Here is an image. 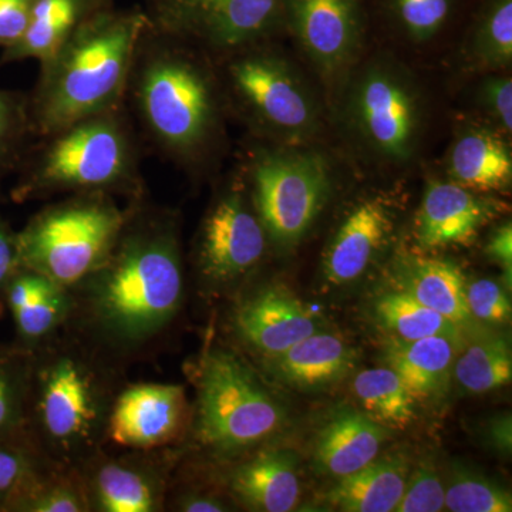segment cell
I'll return each mask as SVG.
<instances>
[{"label":"cell","instance_id":"1","mask_svg":"<svg viewBox=\"0 0 512 512\" xmlns=\"http://www.w3.org/2000/svg\"><path fill=\"white\" fill-rule=\"evenodd\" d=\"M127 208L110 254L69 288L64 328L126 367L163 346L187 301L180 212L147 194Z\"/></svg>","mask_w":512,"mask_h":512},{"label":"cell","instance_id":"2","mask_svg":"<svg viewBox=\"0 0 512 512\" xmlns=\"http://www.w3.org/2000/svg\"><path fill=\"white\" fill-rule=\"evenodd\" d=\"M124 103L148 146L185 173L200 174L221 153L227 107L214 60L148 22Z\"/></svg>","mask_w":512,"mask_h":512},{"label":"cell","instance_id":"3","mask_svg":"<svg viewBox=\"0 0 512 512\" xmlns=\"http://www.w3.org/2000/svg\"><path fill=\"white\" fill-rule=\"evenodd\" d=\"M126 369L67 329L32 353L23 427L43 456L80 467L106 447Z\"/></svg>","mask_w":512,"mask_h":512},{"label":"cell","instance_id":"4","mask_svg":"<svg viewBox=\"0 0 512 512\" xmlns=\"http://www.w3.org/2000/svg\"><path fill=\"white\" fill-rule=\"evenodd\" d=\"M147 26L143 8L90 13L63 46L40 64L29 93L37 138L74 121L123 106L138 40Z\"/></svg>","mask_w":512,"mask_h":512},{"label":"cell","instance_id":"5","mask_svg":"<svg viewBox=\"0 0 512 512\" xmlns=\"http://www.w3.org/2000/svg\"><path fill=\"white\" fill-rule=\"evenodd\" d=\"M16 173L9 192L16 204L93 192L128 202L147 194L140 134L126 103L37 138Z\"/></svg>","mask_w":512,"mask_h":512},{"label":"cell","instance_id":"6","mask_svg":"<svg viewBox=\"0 0 512 512\" xmlns=\"http://www.w3.org/2000/svg\"><path fill=\"white\" fill-rule=\"evenodd\" d=\"M190 370L195 402L184 454L228 460L284 427L285 407L237 350L210 346Z\"/></svg>","mask_w":512,"mask_h":512},{"label":"cell","instance_id":"7","mask_svg":"<svg viewBox=\"0 0 512 512\" xmlns=\"http://www.w3.org/2000/svg\"><path fill=\"white\" fill-rule=\"evenodd\" d=\"M214 60L227 113L237 114L261 141L299 146L319 131L308 84L268 42Z\"/></svg>","mask_w":512,"mask_h":512},{"label":"cell","instance_id":"8","mask_svg":"<svg viewBox=\"0 0 512 512\" xmlns=\"http://www.w3.org/2000/svg\"><path fill=\"white\" fill-rule=\"evenodd\" d=\"M107 194L64 195L18 231L20 264L64 288L79 284L107 258L127 218Z\"/></svg>","mask_w":512,"mask_h":512},{"label":"cell","instance_id":"9","mask_svg":"<svg viewBox=\"0 0 512 512\" xmlns=\"http://www.w3.org/2000/svg\"><path fill=\"white\" fill-rule=\"evenodd\" d=\"M241 170L269 245L289 251L301 244L330 195L326 157L311 148L256 141Z\"/></svg>","mask_w":512,"mask_h":512},{"label":"cell","instance_id":"10","mask_svg":"<svg viewBox=\"0 0 512 512\" xmlns=\"http://www.w3.org/2000/svg\"><path fill=\"white\" fill-rule=\"evenodd\" d=\"M286 0H146L148 25L218 59L285 30Z\"/></svg>","mask_w":512,"mask_h":512},{"label":"cell","instance_id":"11","mask_svg":"<svg viewBox=\"0 0 512 512\" xmlns=\"http://www.w3.org/2000/svg\"><path fill=\"white\" fill-rule=\"evenodd\" d=\"M268 248V235L239 170L202 218L192 249L195 275L208 292L234 288L255 274Z\"/></svg>","mask_w":512,"mask_h":512},{"label":"cell","instance_id":"12","mask_svg":"<svg viewBox=\"0 0 512 512\" xmlns=\"http://www.w3.org/2000/svg\"><path fill=\"white\" fill-rule=\"evenodd\" d=\"M346 117L360 143L380 160L403 164L416 153L423 109L402 67L386 60L363 67L350 86Z\"/></svg>","mask_w":512,"mask_h":512},{"label":"cell","instance_id":"13","mask_svg":"<svg viewBox=\"0 0 512 512\" xmlns=\"http://www.w3.org/2000/svg\"><path fill=\"white\" fill-rule=\"evenodd\" d=\"M183 446L127 450L106 446L79 468L89 512H165Z\"/></svg>","mask_w":512,"mask_h":512},{"label":"cell","instance_id":"14","mask_svg":"<svg viewBox=\"0 0 512 512\" xmlns=\"http://www.w3.org/2000/svg\"><path fill=\"white\" fill-rule=\"evenodd\" d=\"M191 419L192 404L183 384L126 383L111 407L106 446L127 450L183 446Z\"/></svg>","mask_w":512,"mask_h":512},{"label":"cell","instance_id":"15","mask_svg":"<svg viewBox=\"0 0 512 512\" xmlns=\"http://www.w3.org/2000/svg\"><path fill=\"white\" fill-rule=\"evenodd\" d=\"M366 23L363 0H286L285 30L295 36L309 62L328 79L355 62Z\"/></svg>","mask_w":512,"mask_h":512},{"label":"cell","instance_id":"16","mask_svg":"<svg viewBox=\"0 0 512 512\" xmlns=\"http://www.w3.org/2000/svg\"><path fill=\"white\" fill-rule=\"evenodd\" d=\"M229 329L261 362L318 332L319 323L285 285L264 284L239 293L229 311Z\"/></svg>","mask_w":512,"mask_h":512},{"label":"cell","instance_id":"17","mask_svg":"<svg viewBox=\"0 0 512 512\" xmlns=\"http://www.w3.org/2000/svg\"><path fill=\"white\" fill-rule=\"evenodd\" d=\"M207 461V460H205ZM214 464L212 476L239 508L254 512H289L301 497L296 457L279 448H252Z\"/></svg>","mask_w":512,"mask_h":512},{"label":"cell","instance_id":"18","mask_svg":"<svg viewBox=\"0 0 512 512\" xmlns=\"http://www.w3.org/2000/svg\"><path fill=\"white\" fill-rule=\"evenodd\" d=\"M504 210L503 202L454 181H430L414 222L417 247L424 254L467 247Z\"/></svg>","mask_w":512,"mask_h":512},{"label":"cell","instance_id":"19","mask_svg":"<svg viewBox=\"0 0 512 512\" xmlns=\"http://www.w3.org/2000/svg\"><path fill=\"white\" fill-rule=\"evenodd\" d=\"M392 207L383 198L360 201L346 215L323 255V276L333 286L360 278L393 234Z\"/></svg>","mask_w":512,"mask_h":512},{"label":"cell","instance_id":"20","mask_svg":"<svg viewBox=\"0 0 512 512\" xmlns=\"http://www.w3.org/2000/svg\"><path fill=\"white\" fill-rule=\"evenodd\" d=\"M3 302L15 325L13 343L29 353L66 328L72 306L69 288L25 266L10 278Z\"/></svg>","mask_w":512,"mask_h":512},{"label":"cell","instance_id":"21","mask_svg":"<svg viewBox=\"0 0 512 512\" xmlns=\"http://www.w3.org/2000/svg\"><path fill=\"white\" fill-rule=\"evenodd\" d=\"M355 349L339 336L313 333L279 355L261 360L266 372L296 389H325L342 382L355 369Z\"/></svg>","mask_w":512,"mask_h":512},{"label":"cell","instance_id":"22","mask_svg":"<svg viewBox=\"0 0 512 512\" xmlns=\"http://www.w3.org/2000/svg\"><path fill=\"white\" fill-rule=\"evenodd\" d=\"M446 165L450 180L468 190L490 194L511 187V147L505 134L495 128L461 127L448 150Z\"/></svg>","mask_w":512,"mask_h":512},{"label":"cell","instance_id":"23","mask_svg":"<svg viewBox=\"0 0 512 512\" xmlns=\"http://www.w3.org/2000/svg\"><path fill=\"white\" fill-rule=\"evenodd\" d=\"M390 430L365 412L346 409L336 413L319 431L315 468L322 476L342 478L362 470L379 457Z\"/></svg>","mask_w":512,"mask_h":512},{"label":"cell","instance_id":"24","mask_svg":"<svg viewBox=\"0 0 512 512\" xmlns=\"http://www.w3.org/2000/svg\"><path fill=\"white\" fill-rule=\"evenodd\" d=\"M463 340V336L390 339L384 363L402 377L417 402L441 399L450 386L454 360Z\"/></svg>","mask_w":512,"mask_h":512},{"label":"cell","instance_id":"25","mask_svg":"<svg viewBox=\"0 0 512 512\" xmlns=\"http://www.w3.org/2000/svg\"><path fill=\"white\" fill-rule=\"evenodd\" d=\"M399 291L409 293L421 305L439 312L458 328L470 325L466 281L460 269L446 259L426 254H404L394 264Z\"/></svg>","mask_w":512,"mask_h":512},{"label":"cell","instance_id":"26","mask_svg":"<svg viewBox=\"0 0 512 512\" xmlns=\"http://www.w3.org/2000/svg\"><path fill=\"white\" fill-rule=\"evenodd\" d=\"M409 474V460L403 454L376 458L362 470L339 478L326 500L345 512L396 511Z\"/></svg>","mask_w":512,"mask_h":512},{"label":"cell","instance_id":"27","mask_svg":"<svg viewBox=\"0 0 512 512\" xmlns=\"http://www.w3.org/2000/svg\"><path fill=\"white\" fill-rule=\"evenodd\" d=\"M89 15L86 0H36L28 28L15 45L3 49L0 64L46 63Z\"/></svg>","mask_w":512,"mask_h":512},{"label":"cell","instance_id":"28","mask_svg":"<svg viewBox=\"0 0 512 512\" xmlns=\"http://www.w3.org/2000/svg\"><path fill=\"white\" fill-rule=\"evenodd\" d=\"M464 62L478 72L494 73L512 62V0H476L463 43Z\"/></svg>","mask_w":512,"mask_h":512},{"label":"cell","instance_id":"29","mask_svg":"<svg viewBox=\"0 0 512 512\" xmlns=\"http://www.w3.org/2000/svg\"><path fill=\"white\" fill-rule=\"evenodd\" d=\"M6 512H89L79 468L46 457L12 498Z\"/></svg>","mask_w":512,"mask_h":512},{"label":"cell","instance_id":"30","mask_svg":"<svg viewBox=\"0 0 512 512\" xmlns=\"http://www.w3.org/2000/svg\"><path fill=\"white\" fill-rule=\"evenodd\" d=\"M390 26L413 43H429L446 32L476 0H363Z\"/></svg>","mask_w":512,"mask_h":512},{"label":"cell","instance_id":"31","mask_svg":"<svg viewBox=\"0 0 512 512\" xmlns=\"http://www.w3.org/2000/svg\"><path fill=\"white\" fill-rule=\"evenodd\" d=\"M453 376L463 392L484 394L511 382L512 355L504 336L480 335L464 342L454 360Z\"/></svg>","mask_w":512,"mask_h":512},{"label":"cell","instance_id":"32","mask_svg":"<svg viewBox=\"0 0 512 512\" xmlns=\"http://www.w3.org/2000/svg\"><path fill=\"white\" fill-rule=\"evenodd\" d=\"M353 393L363 412L389 430L406 429L416 419L417 400L390 367H373L357 373Z\"/></svg>","mask_w":512,"mask_h":512},{"label":"cell","instance_id":"33","mask_svg":"<svg viewBox=\"0 0 512 512\" xmlns=\"http://www.w3.org/2000/svg\"><path fill=\"white\" fill-rule=\"evenodd\" d=\"M376 318L392 339L417 340L429 336H463V329L439 312L421 305L409 293H387L376 302Z\"/></svg>","mask_w":512,"mask_h":512},{"label":"cell","instance_id":"34","mask_svg":"<svg viewBox=\"0 0 512 512\" xmlns=\"http://www.w3.org/2000/svg\"><path fill=\"white\" fill-rule=\"evenodd\" d=\"M35 140L29 93L0 89V180L19 170Z\"/></svg>","mask_w":512,"mask_h":512},{"label":"cell","instance_id":"35","mask_svg":"<svg viewBox=\"0 0 512 512\" xmlns=\"http://www.w3.org/2000/svg\"><path fill=\"white\" fill-rule=\"evenodd\" d=\"M32 353L16 343H0V437L25 424Z\"/></svg>","mask_w":512,"mask_h":512},{"label":"cell","instance_id":"36","mask_svg":"<svg viewBox=\"0 0 512 512\" xmlns=\"http://www.w3.org/2000/svg\"><path fill=\"white\" fill-rule=\"evenodd\" d=\"M444 505L453 512H511L512 498L490 478L456 466L446 484Z\"/></svg>","mask_w":512,"mask_h":512},{"label":"cell","instance_id":"37","mask_svg":"<svg viewBox=\"0 0 512 512\" xmlns=\"http://www.w3.org/2000/svg\"><path fill=\"white\" fill-rule=\"evenodd\" d=\"M45 458L25 427L0 437V512Z\"/></svg>","mask_w":512,"mask_h":512},{"label":"cell","instance_id":"38","mask_svg":"<svg viewBox=\"0 0 512 512\" xmlns=\"http://www.w3.org/2000/svg\"><path fill=\"white\" fill-rule=\"evenodd\" d=\"M238 510L225 488L211 476L205 481L190 477L178 464L168 488L165 511L228 512Z\"/></svg>","mask_w":512,"mask_h":512},{"label":"cell","instance_id":"39","mask_svg":"<svg viewBox=\"0 0 512 512\" xmlns=\"http://www.w3.org/2000/svg\"><path fill=\"white\" fill-rule=\"evenodd\" d=\"M446 483L439 470L426 460L409 474L400 503L394 512H440L446 508Z\"/></svg>","mask_w":512,"mask_h":512},{"label":"cell","instance_id":"40","mask_svg":"<svg viewBox=\"0 0 512 512\" xmlns=\"http://www.w3.org/2000/svg\"><path fill=\"white\" fill-rule=\"evenodd\" d=\"M466 301L471 318L478 322L497 326L510 323V296L497 281L483 278L466 285Z\"/></svg>","mask_w":512,"mask_h":512},{"label":"cell","instance_id":"41","mask_svg":"<svg viewBox=\"0 0 512 512\" xmlns=\"http://www.w3.org/2000/svg\"><path fill=\"white\" fill-rule=\"evenodd\" d=\"M477 103L503 134L512 131V80L504 74H488L477 87Z\"/></svg>","mask_w":512,"mask_h":512},{"label":"cell","instance_id":"42","mask_svg":"<svg viewBox=\"0 0 512 512\" xmlns=\"http://www.w3.org/2000/svg\"><path fill=\"white\" fill-rule=\"evenodd\" d=\"M36 0H0V47L15 45L28 28Z\"/></svg>","mask_w":512,"mask_h":512},{"label":"cell","instance_id":"43","mask_svg":"<svg viewBox=\"0 0 512 512\" xmlns=\"http://www.w3.org/2000/svg\"><path fill=\"white\" fill-rule=\"evenodd\" d=\"M20 264L18 231L12 228L9 221L0 217V312L5 308L6 286L10 278L18 272Z\"/></svg>","mask_w":512,"mask_h":512},{"label":"cell","instance_id":"44","mask_svg":"<svg viewBox=\"0 0 512 512\" xmlns=\"http://www.w3.org/2000/svg\"><path fill=\"white\" fill-rule=\"evenodd\" d=\"M485 254L503 269L505 284L511 288L512 278V225L511 221L500 225L488 239Z\"/></svg>","mask_w":512,"mask_h":512},{"label":"cell","instance_id":"45","mask_svg":"<svg viewBox=\"0 0 512 512\" xmlns=\"http://www.w3.org/2000/svg\"><path fill=\"white\" fill-rule=\"evenodd\" d=\"M495 444L504 451L511 450V419L504 417V419L495 421L493 426V434H491Z\"/></svg>","mask_w":512,"mask_h":512},{"label":"cell","instance_id":"46","mask_svg":"<svg viewBox=\"0 0 512 512\" xmlns=\"http://www.w3.org/2000/svg\"><path fill=\"white\" fill-rule=\"evenodd\" d=\"M90 13L114 8V0H86Z\"/></svg>","mask_w":512,"mask_h":512},{"label":"cell","instance_id":"47","mask_svg":"<svg viewBox=\"0 0 512 512\" xmlns=\"http://www.w3.org/2000/svg\"><path fill=\"white\" fill-rule=\"evenodd\" d=\"M2 181L3 180H0V201L3 200V194H2Z\"/></svg>","mask_w":512,"mask_h":512}]
</instances>
